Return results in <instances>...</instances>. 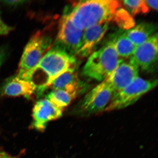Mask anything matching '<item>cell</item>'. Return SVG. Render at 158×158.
Masks as SVG:
<instances>
[{"label":"cell","instance_id":"21","mask_svg":"<svg viewBox=\"0 0 158 158\" xmlns=\"http://www.w3.org/2000/svg\"><path fill=\"white\" fill-rule=\"evenodd\" d=\"M0 158H16L0 148Z\"/></svg>","mask_w":158,"mask_h":158},{"label":"cell","instance_id":"9","mask_svg":"<svg viewBox=\"0 0 158 158\" xmlns=\"http://www.w3.org/2000/svg\"><path fill=\"white\" fill-rule=\"evenodd\" d=\"M139 69L130 60L122 61L112 73L104 80L115 94L129 85L139 75Z\"/></svg>","mask_w":158,"mask_h":158},{"label":"cell","instance_id":"19","mask_svg":"<svg viewBox=\"0 0 158 158\" xmlns=\"http://www.w3.org/2000/svg\"><path fill=\"white\" fill-rule=\"evenodd\" d=\"M144 3L145 5L147 6L148 9H153L157 11L158 9V3L157 0L156 1H148V0H144Z\"/></svg>","mask_w":158,"mask_h":158},{"label":"cell","instance_id":"2","mask_svg":"<svg viewBox=\"0 0 158 158\" xmlns=\"http://www.w3.org/2000/svg\"><path fill=\"white\" fill-rule=\"evenodd\" d=\"M120 4L114 0L81 1L69 13V17L77 27L83 31L116 19Z\"/></svg>","mask_w":158,"mask_h":158},{"label":"cell","instance_id":"10","mask_svg":"<svg viewBox=\"0 0 158 158\" xmlns=\"http://www.w3.org/2000/svg\"><path fill=\"white\" fill-rule=\"evenodd\" d=\"M63 112V110L57 108L47 99L40 100L34 105L32 111V128L43 131L48 123L60 118Z\"/></svg>","mask_w":158,"mask_h":158},{"label":"cell","instance_id":"14","mask_svg":"<svg viewBox=\"0 0 158 158\" xmlns=\"http://www.w3.org/2000/svg\"><path fill=\"white\" fill-rule=\"evenodd\" d=\"M157 29L155 25L151 23L139 24L126 31L124 34L136 47L145 42L156 34Z\"/></svg>","mask_w":158,"mask_h":158},{"label":"cell","instance_id":"20","mask_svg":"<svg viewBox=\"0 0 158 158\" xmlns=\"http://www.w3.org/2000/svg\"><path fill=\"white\" fill-rule=\"evenodd\" d=\"M3 3L6 5L10 6H17L21 5L23 3L25 2L24 1H2Z\"/></svg>","mask_w":158,"mask_h":158},{"label":"cell","instance_id":"5","mask_svg":"<svg viewBox=\"0 0 158 158\" xmlns=\"http://www.w3.org/2000/svg\"><path fill=\"white\" fill-rule=\"evenodd\" d=\"M157 85V80H146L139 77L129 85L113 95L104 112L127 107Z\"/></svg>","mask_w":158,"mask_h":158},{"label":"cell","instance_id":"4","mask_svg":"<svg viewBox=\"0 0 158 158\" xmlns=\"http://www.w3.org/2000/svg\"><path fill=\"white\" fill-rule=\"evenodd\" d=\"M52 41L49 36L40 32L37 33L30 40L21 59L17 76L18 77L26 79L30 72L36 67L51 48Z\"/></svg>","mask_w":158,"mask_h":158},{"label":"cell","instance_id":"1","mask_svg":"<svg viewBox=\"0 0 158 158\" xmlns=\"http://www.w3.org/2000/svg\"><path fill=\"white\" fill-rule=\"evenodd\" d=\"M75 62L74 56L56 44L46 53L25 80L35 85L40 96L53 80L71 67Z\"/></svg>","mask_w":158,"mask_h":158},{"label":"cell","instance_id":"22","mask_svg":"<svg viewBox=\"0 0 158 158\" xmlns=\"http://www.w3.org/2000/svg\"><path fill=\"white\" fill-rule=\"evenodd\" d=\"M3 58H4V55H3V52L0 50V67L2 63Z\"/></svg>","mask_w":158,"mask_h":158},{"label":"cell","instance_id":"18","mask_svg":"<svg viewBox=\"0 0 158 158\" xmlns=\"http://www.w3.org/2000/svg\"><path fill=\"white\" fill-rule=\"evenodd\" d=\"M11 30V27L6 24L0 17V35H7Z\"/></svg>","mask_w":158,"mask_h":158},{"label":"cell","instance_id":"17","mask_svg":"<svg viewBox=\"0 0 158 158\" xmlns=\"http://www.w3.org/2000/svg\"><path fill=\"white\" fill-rule=\"evenodd\" d=\"M125 7L133 15L147 13L149 11L144 0H125L123 2Z\"/></svg>","mask_w":158,"mask_h":158},{"label":"cell","instance_id":"15","mask_svg":"<svg viewBox=\"0 0 158 158\" xmlns=\"http://www.w3.org/2000/svg\"><path fill=\"white\" fill-rule=\"evenodd\" d=\"M112 41L115 50L122 59L129 58L135 49L136 46L127 38L124 33L116 37Z\"/></svg>","mask_w":158,"mask_h":158},{"label":"cell","instance_id":"3","mask_svg":"<svg viewBox=\"0 0 158 158\" xmlns=\"http://www.w3.org/2000/svg\"><path fill=\"white\" fill-rule=\"evenodd\" d=\"M123 60L116 52L112 41H110L88 57L83 67V74L90 79L103 81Z\"/></svg>","mask_w":158,"mask_h":158},{"label":"cell","instance_id":"13","mask_svg":"<svg viewBox=\"0 0 158 158\" xmlns=\"http://www.w3.org/2000/svg\"><path fill=\"white\" fill-rule=\"evenodd\" d=\"M80 81L77 73L72 66L61 74L50 84L48 88L62 90L77 96L80 88Z\"/></svg>","mask_w":158,"mask_h":158},{"label":"cell","instance_id":"7","mask_svg":"<svg viewBox=\"0 0 158 158\" xmlns=\"http://www.w3.org/2000/svg\"><path fill=\"white\" fill-rule=\"evenodd\" d=\"M59 21L56 44L75 56L81 47L84 31L74 24L69 13L62 15Z\"/></svg>","mask_w":158,"mask_h":158},{"label":"cell","instance_id":"6","mask_svg":"<svg viewBox=\"0 0 158 158\" xmlns=\"http://www.w3.org/2000/svg\"><path fill=\"white\" fill-rule=\"evenodd\" d=\"M114 92L105 81L97 85L82 98L75 109L81 116H89L103 112L110 103Z\"/></svg>","mask_w":158,"mask_h":158},{"label":"cell","instance_id":"11","mask_svg":"<svg viewBox=\"0 0 158 158\" xmlns=\"http://www.w3.org/2000/svg\"><path fill=\"white\" fill-rule=\"evenodd\" d=\"M109 26V23H106L92 26L85 30L81 47L75 56L80 58L89 57L104 37Z\"/></svg>","mask_w":158,"mask_h":158},{"label":"cell","instance_id":"12","mask_svg":"<svg viewBox=\"0 0 158 158\" xmlns=\"http://www.w3.org/2000/svg\"><path fill=\"white\" fill-rule=\"evenodd\" d=\"M36 90L37 88L33 83L16 76L5 82L1 88V94L3 96H24L29 98Z\"/></svg>","mask_w":158,"mask_h":158},{"label":"cell","instance_id":"16","mask_svg":"<svg viewBox=\"0 0 158 158\" xmlns=\"http://www.w3.org/2000/svg\"><path fill=\"white\" fill-rule=\"evenodd\" d=\"M77 96L62 90H53L48 94L47 99L60 110H63L68 106Z\"/></svg>","mask_w":158,"mask_h":158},{"label":"cell","instance_id":"8","mask_svg":"<svg viewBox=\"0 0 158 158\" xmlns=\"http://www.w3.org/2000/svg\"><path fill=\"white\" fill-rule=\"evenodd\" d=\"M158 50V34L156 33L145 42L136 47L129 60L139 69L152 70L157 62Z\"/></svg>","mask_w":158,"mask_h":158}]
</instances>
